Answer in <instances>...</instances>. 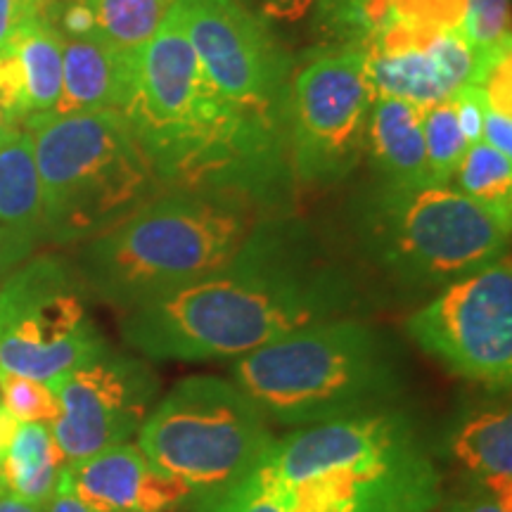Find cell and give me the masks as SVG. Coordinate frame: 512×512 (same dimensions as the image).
<instances>
[{"instance_id":"cell-1","label":"cell","mask_w":512,"mask_h":512,"mask_svg":"<svg viewBox=\"0 0 512 512\" xmlns=\"http://www.w3.org/2000/svg\"><path fill=\"white\" fill-rule=\"evenodd\" d=\"M373 309L368 280L292 211L268 216L200 283L121 313L147 361H235L294 332Z\"/></svg>"},{"instance_id":"cell-2","label":"cell","mask_w":512,"mask_h":512,"mask_svg":"<svg viewBox=\"0 0 512 512\" xmlns=\"http://www.w3.org/2000/svg\"><path fill=\"white\" fill-rule=\"evenodd\" d=\"M121 114L166 188L235 190L290 209L287 119L233 105L204 72L176 8L140 48Z\"/></svg>"},{"instance_id":"cell-3","label":"cell","mask_w":512,"mask_h":512,"mask_svg":"<svg viewBox=\"0 0 512 512\" xmlns=\"http://www.w3.org/2000/svg\"><path fill=\"white\" fill-rule=\"evenodd\" d=\"M441 475L406 408L297 427L192 512H439Z\"/></svg>"},{"instance_id":"cell-4","label":"cell","mask_w":512,"mask_h":512,"mask_svg":"<svg viewBox=\"0 0 512 512\" xmlns=\"http://www.w3.org/2000/svg\"><path fill=\"white\" fill-rule=\"evenodd\" d=\"M273 209L245 192L164 188L143 207L76 245L74 268L91 297L128 313L226 266Z\"/></svg>"},{"instance_id":"cell-5","label":"cell","mask_w":512,"mask_h":512,"mask_svg":"<svg viewBox=\"0 0 512 512\" xmlns=\"http://www.w3.org/2000/svg\"><path fill=\"white\" fill-rule=\"evenodd\" d=\"M230 380L271 425L297 430L399 406L408 368L389 332L351 316L235 358Z\"/></svg>"},{"instance_id":"cell-6","label":"cell","mask_w":512,"mask_h":512,"mask_svg":"<svg viewBox=\"0 0 512 512\" xmlns=\"http://www.w3.org/2000/svg\"><path fill=\"white\" fill-rule=\"evenodd\" d=\"M363 264L406 294H434L510 254V228L451 185H389L351 204Z\"/></svg>"},{"instance_id":"cell-7","label":"cell","mask_w":512,"mask_h":512,"mask_svg":"<svg viewBox=\"0 0 512 512\" xmlns=\"http://www.w3.org/2000/svg\"><path fill=\"white\" fill-rule=\"evenodd\" d=\"M24 128L50 245H81L166 188L121 112L41 114Z\"/></svg>"},{"instance_id":"cell-8","label":"cell","mask_w":512,"mask_h":512,"mask_svg":"<svg viewBox=\"0 0 512 512\" xmlns=\"http://www.w3.org/2000/svg\"><path fill=\"white\" fill-rule=\"evenodd\" d=\"M273 439V425L259 406L219 375L176 382L136 434L140 451L188 486L192 503L245 477Z\"/></svg>"},{"instance_id":"cell-9","label":"cell","mask_w":512,"mask_h":512,"mask_svg":"<svg viewBox=\"0 0 512 512\" xmlns=\"http://www.w3.org/2000/svg\"><path fill=\"white\" fill-rule=\"evenodd\" d=\"M88 297L60 254H34L0 280V373L50 384L107 344Z\"/></svg>"},{"instance_id":"cell-10","label":"cell","mask_w":512,"mask_h":512,"mask_svg":"<svg viewBox=\"0 0 512 512\" xmlns=\"http://www.w3.org/2000/svg\"><path fill=\"white\" fill-rule=\"evenodd\" d=\"M375 100L363 43L320 50L292 76L287 105L292 174L328 188L366 155L368 112Z\"/></svg>"},{"instance_id":"cell-11","label":"cell","mask_w":512,"mask_h":512,"mask_svg":"<svg viewBox=\"0 0 512 512\" xmlns=\"http://www.w3.org/2000/svg\"><path fill=\"white\" fill-rule=\"evenodd\" d=\"M422 354L467 382L508 392L512 382V266L496 264L453 280L406 318Z\"/></svg>"},{"instance_id":"cell-12","label":"cell","mask_w":512,"mask_h":512,"mask_svg":"<svg viewBox=\"0 0 512 512\" xmlns=\"http://www.w3.org/2000/svg\"><path fill=\"white\" fill-rule=\"evenodd\" d=\"M57 418L50 425L67 463L136 437L159 399V375L150 361L110 342L50 382Z\"/></svg>"},{"instance_id":"cell-13","label":"cell","mask_w":512,"mask_h":512,"mask_svg":"<svg viewBox=\"0 0 512 512\" xmlns=\"http://www.w3.org/2000/svg\"><path fill=\"white\" fill-rule=\"evenodd\" d=\"M185 34L214 86L240 110L287 119L294 57L238 0H176Z\"/></svg>"},{"instance_id":"cell-14","label":"cell","mask_w":512,"mask_h":512,"mask_svg":"<svg viewBox=\"0 0 512 512\" xmlns=\"http://www.w3.org/2000/svg\"><path fill=\"white\" fill-rule=\"evenodd\" d=\"M60 482L95 512H171L192 503L190 489L126 441L64 467Z\"/></svg>"},{"instance_id":"cell-15","label":"cell","mask_w":512,"mask_h":512,"mask_svg":"<svg viewBox=\"0 0 512 512\" xmlns=\"http://www.w3.org/2000/svg\"><path fill=\"white\" fill-rule=\"evenodd\" d=\"M437 31L384 22L363 41L366 72L375 95L427 107L458 93L434 50Z\"/></svg>"},{"instance_id":"cell-16","label":"cell","mask_w":512,"mask_h":512,"mask_svg":"<svg viewBox=\"0 0 512 512\" xmlns=\"http://www.w3.org/2000/svg\"><path fill=\"white\" fill-rule=\"evenodd\" d=\"M46 245L41 181L24 126L0 143V280Z\"/></svg>"},{"instance_id":"cell-17","label":"cell","mask_w":512,"mask_h":512,"mask_svg":"<svg viewBox=\"0 0 512 512\" xmlns=\"http://www.w3.org/2000/svg\"><path fill=\"white\" fill-rule=\"evenodd\" d=\"M138 50L102 38H64L62 93L50 114L124 112L136 76Z\"/></svg>"},{"instance_id":"cell-18","label":"cell","mask_w":512,"mask_h":512,"mask_svg":"<svg viewBox=\"0 0 512 512\" xmlns=\"http://www.w3.org/2000/svg\"><path fill=\"white\" fill-rule=\"evenodd\" d=\"M294 57V48L320 53L344 43H363L361 0H238Z\"/></svg>"},{"instance_id":"cell-19","label":"cell","mask_w":512,"mask_h":512,"mask_svg":"<svg viewBox=\"0 0 512 512\" xmlns=\"http://www.w3.org/2000/svg\"><path fill=\"white\" fill-rule=\"evenodd\" d=\"M448 458L479 491L512 503V415L508 406H482L463 415L446 439Z\"/></svg>"},{"instance_id":"cell-20","label":"cell","mask_w":512,"mask_h":512,"mask_svg":"<svg viewBox=\"0 0 512 512\" xmlns=\"http://www.w3.org/2000/svg\"><path fill=\"white\" fill-rule=\"evenodd\" d=\"M420 117L422 107L413 102L375 95L368 112L366 152L382 183H430Z\"/></svg>"},{"instance_id":"cell-21","label":"cell","mask_w":512,"mask_h":512,"mask_svg":"<svg viewBox=\"0 0 512 512\" xmlns=\"http://www.w3.org/2000/svg\"><path fill=\"white\" fill-rule=\"evenodd\" d=\"M62 48V34L43 12L17 36L8 53H3L12 67L22 126L31 117L55 110L62 93Z\"/></svg>"},{"instance_id":"cell-22","label":"cell","mask_w":512,"mask_h":512,"mask_svg":"<svg viewBox=\"0 0 512 512\" xmlns=\"http://www.w3.org/2000/svg\"><path fill=\"white\" fill-rule=\"evenodd\" d=\"M67 467L53 430L46 422H17L0 456L3 494L46 508Z\"/></svg>"},{"instance_id":"cell-23","label":"cell","mask_w":512,"mask_h":512,"mask_svg":"<svg viewBox=\"0 0 512 512\" xmlns=\"http://www.w3.org/2000/svg\"><path fill=\"white\" fill-rule=\"evenodd\" d=\"M451 188L489 211L496 221L512 223V157L479 140L465 150Z\"/></svg>"},{"instance_id":"cell-24","label":"cell","mask_w":512,"mask_h":512,"mask_svg":"<svg viewBox=\"0 0 512 512\" xmlns=\"http://www.w3.org/2000/svg\"><path fill=\"white\" fill-rule=\"evenodd\" d=\"M93 19V36L126 50L150 41L176 0H83Z\"/></svg>"},{"instance_id":"cell-25","label":"cell","mask_w":512,"mask_h":512,"mask_svg":"<svg viewBox=\"0 0 512 512\" xmlns=\"http://www.w3.org/2000/svg\"><path fill=\"white\" fill-rule=\"evenodd\" d=\"M422 138H425L427 176L434 185H451L467 143L460 133L451 98L422 107Z\"/></svg>"},{"instance_id":"cell-26","label":"cell","mask_w":512,"mask_h":512,"mask_svg":"<svg viewBox=\"0 0 512 512\" xmlns=\"http://www.w3.org/2000/svg\"><path fill=\"white\" fill-rule=\"evenodd\" d=\"M460 31L482 60L484 76L491 64L510 55V0H467Z\"/></svg>"},{"instance_id":"cell-27","label":"cell","mask_w":512,"mask_h":512,"mask_svg":"<svg viewBox=\"0 0 512 512\" xmlns=\"http://www.w3.org/2000/svg\"><path fill=\"white\" fill-rule=\"evenodd\" d=\"M484 98L482 140L512 157V57L505 55L477 83Z\"/></svg>"},{"instance_id":"cell-28","label":"cell","mask_w":512,"mask_h":512,"mask_svg":"<svg viewBox=\"0 0 512 512\" xmlns=\"http://www.w3.org/2000/svg\"><path fill=\"white\" fill-rule=\"evenodd\" d=\"M0 406L17 422H46L57 418V399L50 384L22 375L0 373Z\"/></svg>"},{"instance_id":"cell-29","label":"cell","mask_w":512,"mask_h":512,"mask_svg":"<svg viewBox=\"0 0 512 512\" xmlns=\"http://www.w3.org/2000/svg\"><path fill=\"white\" fill-rule=\"evenodd\" d=\"M382 3L384 22H406L427 29H460L467 0H382Z\"/></svg>"},{"instance_id":"cell-30","label":"cell","mask_w":512,"mask_h":512,"mask_svg":"<svg viewBox=\"0 0 512 512\" xmlns=\"http://www.w3.org/2000/svg\"><path fill=\"white\" fill-rule=\"evenodd\" d=\"M48 0H0V55L8 53L17 36L46 12Z\"/></svg>"},{"instance_id":"cell-31","label":"cell","mask_w":512,"mask_h":512,"mask_svg":"<svg viewBox=\"0 0 512 512\" xmlns=\"http://www.w3.org/2000/svg\"><path fill=\"white\" fill-rule=\"evenodd\" d=\"M453 110H456V119L463 133L467 147L475 145L482 140L484 133V98L482 88L477 83H467L451 98Z\"/></svg>"},{"instance_id":"cell-32","label":"cell","mask_w":512,"mask_h":512,"mask_svg":"<svg viewBox=\"0 0 512 512\" xmlns=\"http://www.w3.org/2000/svg\"><path fill=\"white\" fill-rule=\"evenodd\" d=\"M439 512H512V503H505L486 491H477V494L456 498L448 505L441 503Z\"/></svg>"},{"instance_id":"cell-33","label":"cell","mask_w":512,"mask_h":512,"mask_svg":"<svg viewBox=\"0 0 512 512\" xmlns=\"http://www.w3.org/2000/svg\"><path fill=\"white\" fill-rule=\"evenodd\" d=\"M46 512H95L93 508H88L86 503H81L72 491L67 489L62 482L57 484L53 498H50L46 505Z\"/></svg>"},{"instance_id":"cell-34","label":"cell","mask_w":512,"mask_h":512,"mask_svg":"<svg viewBox=\"0 0 512 512\" xmlns=\"http://www.w3.org/2000/svg\"><path fill=\"white\" fill-rule=\"evenodd\" d=\"M0 512H46L43 505L22 501V498L10 496V494H0Z\"/></svg>"},{"instance_id":"cell-35","label":"cell","mask_w":512,"mask_h":512,"mask_svg":"<svg viewBox=\"0 0 512 512\" xmlns=\"http://www.w3.org/2000/svg\"><path fill=\"white\" fill-rule=\"evenodd\" d=\"M22 124H19V121L15 119V114H12L8 107L3 105V102H0V143H3L5 138L10 136L12 131H15V128H19Z\"/></svg>"},{"instance_id":"cell-36","label":"cell","mask_w":512,"mask_h":512,"mask_svg":"<svg viewBox=\"0 0 512 512\" xmlns=\"http://www.w3.org/2000/svg\"><path fill=\"white\" fill-rule=\"evenodd\" d=\"M57 3H72V0H57Z\"/></svg>"},{"instance_id":"cell-37","label":"cell","mask_w":512,"mask_h":512,"mask_svg":"<svg viewBox=\"0 0 512 512\" xmlns=\"http://www.w3.org/2000/svg\"><path fill=\"white\" fill-rule=\"evenodd\" d=\"M0 494H3V484H0Z\"/></svg>"}]
</instances>
